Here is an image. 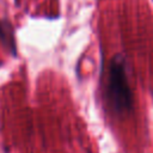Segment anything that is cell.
I'll return each instance as SVG.
<instances>
[{
    "mask_svg": "<svg viewBox=\"0 0 153 153\" xmlns=\"http://www.w3.org/2000/svg\"><path fill=\"white\" fill-rule=\"evenodd\" d=\"M106 100L116 114H126L133 109V92L127 75L126 60L122 55H115L109 65L105 87Z\"/></svg>",
    "mask_w": 153,
    "mask_h": 153,
    "instance_id": "6da1fadb",
    "label": "cell"
},
{
    "mask_svg": "<svg viewBox=\"0 0 153 153\" xmlns=\"http://www.w3.org/2000/svg\"><path fill=\"white\" fill-rule=\"evenodd\" d=\"M0 42L11 55L17 56L14 30L11 22H8L7 19H0Z\"/></svg>",
    "mask_w": 153,
    "mask_h": 153,
    "instance_id": "7a4b0ae2",
    "label": "cell"
}]
</instances>
